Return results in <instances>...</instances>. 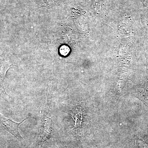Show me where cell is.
<instances>
[{"instance_id": "7a4b0ae2", "label": "cell", "mask_w": 148, "mask_h": 148, "mask_svg": "<svg viewBox=\"0 0 148 148\" xmlns=\"http://www.w3.org/2000/svg\"><path fill=\"white\" fill-rule=\"evenodd\" d=\"M12 66V64H11L9 62H5L1 67L0 69V87L2 90L3 92L5 94H7L6 92L5 88L4 86V80L5 77L6 73L10 68Z\"/></svg>"}, {"instance_id": "3957f363", "label": "cell", "mask_w": 148, "mask_h": 148, "mask_svg": "<svg viewBox=\"0 0 148 148\" xmlns=\"http://www.w3.org/2000/svg\"><path fill=\"white\" fill-rule=\"evenodd\" d=\"M70 49L69 47L66 46H63L61 47L60 48V53L62 55L66 56L69 53Z\"/></svg>"}, {"instance_id": "277c9868", "label": "cell", "mask_w": 148, "mask_h": 148, "mask_svg": "<svg viewBox=\"0 0 148 148\" xmlns=\"http://www.w3.org/2000/svg\"><path fill=\"white\" fill-rule=\"evenodd\" d=\"M46 3L49 5H52L53 4L55 3L56 0H45Z\"/></svg>"}, {"instance_id": "6da1fadb", "label": "cell", "mask_w": 148, "mask_h": 148, "mask_svg": "<svg viewBox=\"0 0 148 148\" xmlns=\"http://www.w3.org/2000/svg\"><path fill=\"white\" fill-rule=\"evenodd\" d=\"M30 119L31 118L25 119L19 123H17L7 118L0 114V123L2 126L20 141L22 140L23 138L18 132V126L25 121Z\"/></svg>"}]
</instances>
